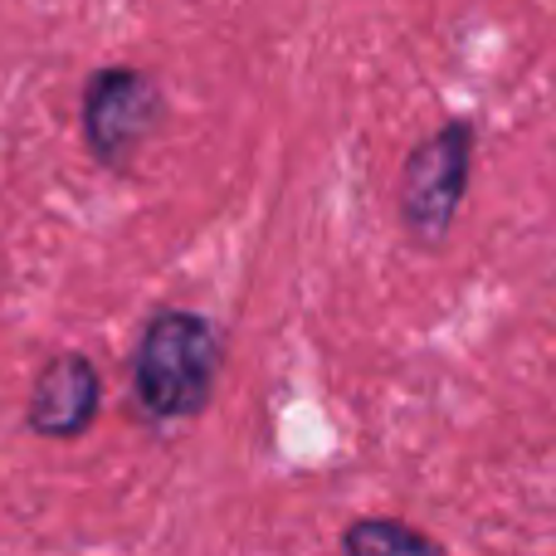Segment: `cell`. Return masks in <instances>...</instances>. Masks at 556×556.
Segmentation results:
<instances>
[{"label": "cell", "instance_id": "obj_4", "mask_svg": "<svg viewBox=\"0 0 556 556\" xmlns=\"http://www.w3.org/2000/svg\"><path fill=\"white\" fill-rule=\"evenodd\" d=\"M98 410H103V371L93 366V356L59 352L39 366L25 410L39 440H78L93 430Z\"/></svg>", "mask_w": 556, "mask_h": 556}, {"label": "cell", "instance_id": "obj_5", "mask_svg": "<svg viewBox=\"0 0 556 556\" xmlns=\"http://www.w3.org/2000/svg\"><path fill=\"white\" fill-rule=\"evenodd\" d=\"M342 552L352 556H434L440 542L405 528L401 518H356L342 532Z\"/></svg>", "mask_w": 556, "mask_h": 556}, {"label": "cell", "instance_id": "obj_1", "mask_svg": "<svg viewBox=\"0 0 556 556\" xmlns=\"http://www.w3.org/2000/svg\"><path fill=\"white\" fill-rule=\"evenodd\" d=\"M225 366V337L205 313L162 307L132 352V391L152 420H191L211 405Z\"/></svg>", "mask_w": 556, "mask_h": 556}, {"label": "cell", "instance_id": "obj_2", "mask_svg": "<svg viewBox=\"0 0 556 556\" xmlns=\"http://www.w3.org/2000/svg\"><path fill=\"white\" fill-rule=\"evenodd\" d=\"M473 147H479V132H473V123L459 117V123H444L440 132H430L405 156L401 225L425 250H434L454 230V215H459L469 176H473Z\"/></svg>", "mask_w": 556, "mask_h": 556}, {"label": "cell", "instance_id": "obj_3", "mask_svg": "<svg viewBox=\"0 0 556 556\" xmlns=\"http://www.w3.org/2000/svg\"><path fill=\"white\" fill-rule=\"evenodd\" d=\"M166 117V93L132 64H108L84 84V147L103 172H127Z\"/></svg>", "mask_w": 556, "mask_h": 556}]
</instances>
